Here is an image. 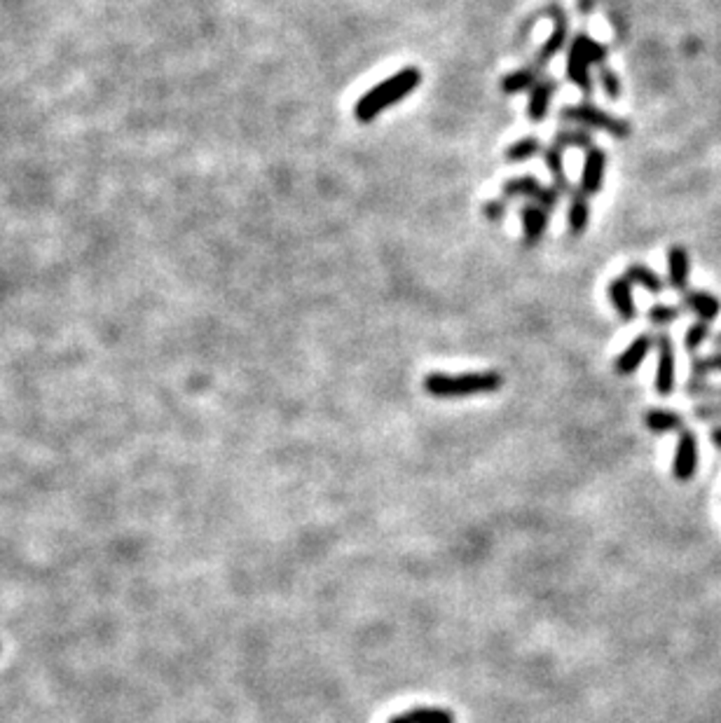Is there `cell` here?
<instances>
[{"label":"cell","mask_w":721,"mask_h":723,"mask_svg":"<svg viewBox=\"0 0 721 723\" xmlns=\"http://www.w3.org/2000/svg\"><path fill=\"white\" fill-rule=\"evenodd\" d=\"M420 82H422L420 69H414V66L401 69L391 77H387V80H382L380 85H375L371 92H365V94L356 101V108H354L356 120L364 122V125L373 122L375 118H380L387 108H391L394 103H398V101L408 99L414 89L420 87Z\"/></svg>","instance_id":"cell-1"},{"label":"cell","mask_w":721,"mask_h":723,"mask_svg":"<svg viewBox=\"0 0 721 723\" xmlns=\"http://www.w3.org/2000/svg\"><path fill=\"white\" fill-rule=\"evenodd\" d=\"M504 384L502 372H464V375H443L431 372L424 378V391L433 398H466L478 394H492Z\"/></svg>","instance_id":"cell-2"},{"label":"cell","mask_w":721,"mask_h":723,"mask_svg":"<svg viewBox=\"0 0 721 723\" xmlns=\"http://www.w3.org/2000/svg\"><path fill=\"white\" fill-rule=\"evenodd\" d=\"M560 118L569 122H578V125L584 126H595L600 132L611 134L614 139H627V136H630V125H627L626 120L609 115L602 108L588 106V103H581V106H565L560 110Z\"/></svg>","instance_id":"cell-3"},{"label":"cell","mask_w":721,"mask_h":723,"mask_svg":"<svg viewBox=\"0 0 721 723\" xmlns=\"http://www.w3.org/2000/svg\"><path fill=\"white\" fill-rule=\"evenodd\" d=\"M504 195L506 197H532L534 204H539L546 211H553L558 207L560 192L555 188H544L534 176H520L511 178L504 183Z\"/></svg>","instance_id":"cell-4"},{"label":"cell","mask_w":721,"mask_h":723,"mask_svg":"<svg viewBox=\"0 0 721 723\" xmlns=\"http://www.w3.org/2000/svg\"><path fill=\"white\" fill-rule=\"evenodd\" d=\"M659 368H656V394L668 398L675 391V345L670 335L660 333L659 340Z\"/></svg>","instance_id":"cell-5"},{"label":"cell","mask_w":721,"mask_h":723,"mask_svg":"<svg viewBox=\"0 0 721 723\" xmlns=\"http://www.w3.org/2000/svg\"><path fill=\"white\" fill-rule=\"evenodd\" d=\"M698 468V441L696 435L691 431H682L679 434L677 452H675V464H672V473L677 480H691Z\"/></svg>","instance_id":"cell-6"},{"label":"cell","mask_w":721,"mask_h":723,"mask_svg":"<svg viewBox=\"0 0 721 723\" xmlns=\"http://www.w3.org/2000/svg\"><path fill=\"white\" fill-rule=\"evenodd\" d=\"M551 14L553 21H555V28H553L548 43L539 50V57H537V63H534V66H544V63L551 61V59L565 47L567 38H569V17L562 12V7L553 5Z\"/></svg>","instance_id":"cell-7"},{"label":"cell","mask_w":721,"mask_h":723,"mask_svg":"<svg viewBox=\"0 0 721 723\" xmlns=\"http://www.w3.org/2000/svg\"><path fill=\"white\" fill-rule=\"evenodd\" d=\"M604 169H607V155L600 148H593V150L586 152L584 171H581V188L578 190L588 197L600 192L604 181Z\"/></svg>","instance_id":"cell-8"},{"label":"cell","mask_w":721,"mask_h":723,"mask_svg":"<svg viewBox=\"0 0 721 723\" xmlns=\"http://www.w3.org/2000/svg\"><path fill=\"white\" fill-rule=\"evenodd\" d=\"M651 346H653V337L649 333L640 335V337H635L633 345L626 346V352L616 359V372H619V375H633V372L642 365V361L649 356Z\"/></svg>","instance_id":"cell-9"},{"label":"cell","mask_w":721,"mask_h":723,"mask_svg":"<svg viewBox=\"0 0 721 723\" xmlns=\"http://www.w3.org/2000/svg\"><path fill=\"white\" fill-rule=\"evenodd\" d=\"M689 272H691V263H689V253L684 246H672L668 251V279H670V286L679 293H686L689 288Z\"/></svg>","instance_id":"cell-10"},{"label":"cell","mask_w":721,"mask_h":723,"mask_svg":"<svg viewBox=\"0 0 721 723\" xmlns=\"http://www.w3.org/2000/svg\"><path fill=\"white\" fill-rule=\"evenodd\" d=\"M548 227V211L539 204H527L522 208V237L527 246L539 244Z\"/></svg>","instance_id":"cell-11"},{"label":"cell","mask_w":721,"mask_h":723,"mask_svg":"<svg viewBox=\"0 0 721 723\" xmlns=\"http://www.w3.org/2000/svg\"><path fill=\"white\" fill-rule=\"evenodd\" d=\"M555 89H558V82L555 80H539L529 89V103H527V118L529 120L541 122L546 118Z\"/></svg>","instance_id":"cell-12"},{"label":"cell","mask_w":721,"mask_h":723,"mask_svg":"<svg viewBox=\"0 0 721 723\" xmlns=\"http://www.w3.org/2000/svg\"><path fill=\"white\" fill-rule=\"evenodd\" d=\"M609 297H611V305H614V309L619 312L623 321H633L635 314H637L633 300V283L627 281L626 277H616L614 281L609 283Z\"/></svg>","instance_id":"cell-13"},{"label":"cell","mask_w":721,"mask_h":723,"mask_svg":"<svg viewBox=\"0 0 721 723\" xmlns=\"http://www.w3.org/2000/svg\"><path fill=\"white\" fill-rule=\"evenodd\" d=\"M684 305L693 314L701 316V321H715L717 316L721 314V300L708 293V290H686L684 293Z\"/></svg>","instance_id":"cell-14"},{"label":"cell","mask_w":721,"mask_h":723,"mask_svg":"<svg viewBox=\"0 0 721 723\" xmlns=\"http://www.w3.org/2000/svg\"><path fill=\"white\" fill-rule=\"evenodd\" d=\"M644 424L651 434H682L684 417L672 410L651 408L644 415Z\"/></svg>","instance_id":"cell-15"},{"label":"cell","mask_w":721,"mask_h":723,"mask_svg":"<svg viewBox=\"0 0 721 723\" xmlns=\"http://www.w3.org/2000/svg\"><path fill=\"white\" fill-rule=\"evenodd\" d=\"M567 223H569V232L574 237L584 234L588 230L590 223V204H588V195H584L581 190H577L571 195L569 201V211H567Z\"/></svg>","instance_id":"cell-16"},{"label":"cell","mask_w":721,"mask_h":723,"mask_svg":"<svg viewBox=\"0 0 721 723\" xmlns=\"http://www.w3.org/2000/svg\"><path fill=\"white\" fill-rule=\"evenodd\" d=\"M623 277L633 283V286H642V288L649 290V293H653V296L663 293V288H665L663 279H660L659 274L651 270V267H646V264H640V263L627 264V270Z\"/></svg>","instance_id":"cell-17"},{"label":"cell","mask_w":721,"mask_h":723,"mask_svg":"<svg viewBox=\"0 0 721 723\" xmlns=\"http://www.w3.org/2000/svg\"><path fill=\"white\" fill-rule=\"evenodd\" d=\"M539 66H527V69L513 70V73H508L502 80V92L504 94H520V92L532 89L539 82Z\"/></svg>","instance_id":"cell-18"},{"label":"cell","mask_w":721,"mask_h":723,"mask_svg":"<svg viewBox=\"0 0 721 723\" xmlns=\"http://www.w3.org/2000/svg\"><path fill=\"white\" fill-rule=\"evenodd\" d=\"M544 159H546V167L548 171H551L553 181H555V190L558 192H565V195H574L577 190L571 188V183L567 181L565 176V162H562V150H560L558 145H551V148H546L544 150Z\"/></svg>","instance_id":"cell-19"},{"label":"cell","mask_w":721,"mask_h":723,"mask_svg":"<svg viewBox=\"0 0 721 723\" xmlns=\"http://www.w3.org/2000/svg\"><path fill=\"white\" fill-rule=\"evenodd\" d=\"M567 77L577 85L586 96L593 94V82H590V63L584 57H578L577 52L569 50L567 54Z\"/></svg>","instance_id":"cell-20"},{"label":"cell","mask_w":721,"mask_h":723,"mask_svg":"<svg viewBox=\"0 0 721 723\" xmlns=\"http://www.w3.org/2000/svg\"><path fill=\"white\" fill-rule=\"evenodd\" d=\"M569 50L577 52L578 57H584L590 66H604V59H607V47L590 38V36H586V33H578L577 38L571 40Z\"/></svg>","instance_id":"cell-21"},{"label":"cell","mask_w":721,"mask_h":723,"mask_svg":"<svg viewBox=\"0 0 721 723\" xmlns=\"http://www.w3.org/2000/svg\"><path fill=\"white\" fill-rule=\"evenodd\" d=\"M555 145H558L560 150H565V148H578V150L586 152L595 148L588 129H562V132H558V136H555Z\"/></svg>","instance_id":"cell-22"},{"label":"cell","mask_w":721,"mask_h":723,"mask_svg":"<svg viewBox=\"0 0 721 723\" xmlns=\"http://www.w3.org/2000/svg\"><path fill=\"white\" fill-rule=\"evenodd\" d=\"M539 152H541L539 139H520L515 141L513 145H508L504 158H506L508 162H525V159H532L534 155H539Z\"/></svg>","instance_id":"cell-23"},{"label":"cell","mask_w":721,"mask_h":723,"mask_svg":"<svg viewBox=\"0 0 721 723\" xmlns=\"http://www.w3.org/2000/svg\"><path fill=\"white\" fill-rule=\"evenodd\" d=\"M408 719L413 723H455L450 711L440 707H413L408 711Z\"/></svg>","instance_id":"cell-24"},{"label":"cell","mask_w":721,"mask_h":723,"mask_svg":"<svg viewBox=\"0 0 721 723\" xmlns=\"http://www.w3.org/2000/svg\"><path fill=\"white\" fill-rule=\"evenodd\" d=\"M691 372L693 378H705V375H712V372H721V352L719 353H709V356H693L691 361Z\"/></svg>","instance_id":"cell-25"},{"label":"cell","mask_w":721,"mask_h":723,"mask_svg":"<svg viewBox=\"0 0 721 723\" xmlns=\"http://www.w3.org/2000/svg\"><path fill=\"white\" fill-rule=\"evenodd\" d=\"M708 337H709L708 321H698L693 323V326H689V330L684 335V346H686V352H696V349H701V345L702 342H708Z\"/></svg>","instance_id":"cell-26"},{"label":"cell","mask_w":721,"mask_h":723,"mask_svg":"<svg viewBox=\"0 0 721 723\" xmlns=\"http://www.w3.org/2000/svg\"><path fill=\"white\" fill-rule=\"evenodd\" d=\"M679 316V309L672 307V305H653L651 309H649V321L653 323V326H670V323L677 321Z\"/></svg>","instance_id":"cell-27"},{"label":"cell","mask_w":721,"mask_h":723,"mask_svg":"<svg viewBox=\"0 0 721 723\" xmlns=\"http://www.w3.org/2000/svg\"><path fill=\"white\" fill-rule=\"evenodd\" d=\"M686 389H689V396H693V398H709V401L721 402V386H712V384L701 382L698 378H693Z\"/></svg>","instance_id":"cell-28"},{"label":"cell","mask_w":721,"mask_h":723,"mask_svg":"<svg viewBox=\"0 0 721 723\" xmlns=\"http://www.w3.org/2000/svg\"><path fill=\"white\" fill-rule=\"evenodd\" d=\"M600 82H602L604 94H607L609 99L616 101L621 96V80H619V76H616L609 66H600Z\"/></svg>","instance_id":"cell-29"},{"label":"cell","mask_w":721,"mask_h":723,"mask_svg":"<svg viewBox=\"0 0 721 723\" xmlns=\"http://www.w3.org/2000/svg\"><path fill=\"white\" fill-rule=\"evenodd\" d=\"M693 417L696 419H708V422H715V419H721V402L712 401V402H701L693 410Z\"/></svg>","instance_id":"cell-30"},{"label":"cell","mask_w":721,"mask_h":723,"mask_svg":"<svg viewBox=\"0 0 721 723\" xmlns=\"http://www.w3.org/2000/svg\"><path fill=\"white\" fill-rule=\"evenodd\" d=\"M483 214L487 215V218H489V221H492V223H499V221H502V218H504V215H506V204H504V201H499V199L485 201Z\"/></svg>","instance_id":"cell-31"},{"label":"cell","mask_w":721,"mask_h":723,"mask_svg":"<svg viewBox=\"0 0 721 723\" xmlns=\"http://www.w3.org/2000/svg\"><path fill=\"white\" fill-rule=\"evenodd\" d=\"M709 438H712V443H715V447L721 452V426L712 428V431H709Z\"/></svg>","instance_id":"cell-32"},{"label":"cell","mask_w":721,"mask_h":723,"mask_svg":"<svg viewBox=\"0 0 721 723\" xmlns=\"http://www.w3.org/2000/svg\"><path fill=\"white\" fill-rule=\"evenodd\" d=\"M389 723H413V721L408 719V714H403V717H394Z\"/></svg>","instance_id":"cell-33"},{"label":"cell","mask_w":721,"mask_h":723,"mask_svg":"<svg viewBox=\"0 0 721 723\" xmlns=\"http://www.w3.org/2000/svg\"><path fill=\"white\" fill-rule=\"evenodd\" d=\"M717 346H721V333L717 335Z\"/></svg>","instance_id":"cell-34"}]
</instances>
